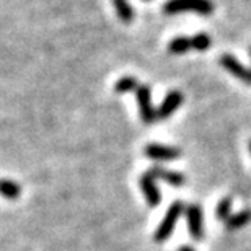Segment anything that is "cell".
<instances>
[{
  "instance_id": "1",
  "label": "cell",
  "mask_w": 251,
  "mask_h": 251,
  "mask_svg": "<svg viewBox=\"0 0 251 251\" xmlns=\"http://www.w3.org/2000/svg\"><path fill=\"white\" fill-rule=\"evenodd\" d=\"M184 212V205L181 201H175V202L170 205L167 214H165V217L162 219V222H160V225L157 227V230H155V242L157 243H163L167 242L170 235L173 233L175 230V225L178 224L179 217H181V214Z\"/></svg>"
},
{
  "instance_id": "2",
  "label": "cell",
  "mask_w": 251,
  "mask_h": 251,
  "mask_svg": "<svg viewBox=\"0 0 251 251\" xmlns=\"http://www.w3.org/2000/svg\"><path fill=\"white\" fill-rule=\"evenodd\" d=\"M179 12H196L201 15H210L214 12V3L210 0H168L163 5V13L175 15Z\"/></svg>"
},
{
  "instance_id": "3",
  "label": "cell",
  "mask_w": 251,
  "mask_h": 251,
  "mask_svg": "<svg viewBox=\"0 0 251 251\" xmlns=\"http://www.w3.org/2000/svg\"><path fill=\"white\" fill-rule=\"evenodd\" d=\"M135 98H137L139 109H140V119L144 124H153L157 121V109L152 106V92L147 85H139L135 90Z\"/></svg>"
},
{
  "instance_id": "4",
  "label": "cell",
  "mask_w": 251,
  "mask_h": 251,
  "mask_svg": "<svg viewBox=\"0 0 251 251\" xmlns=\"http://www.w3.org/2000/svg\"><path fill=\"white\" fill-rule=\"evenodd\" d=\"M186 220H188V230L189 235L194 240H201L204 237V215L202 209L198 204H189L186 209Z\"/></svg>"
},
{
  "instance_id": "5",
  "label": "cell",
  "mask_w": 251,
  "mask_h": 251,
  "mask_svg": "<svg viewBox=\"0 0 251 251\" xmlns=\"http://www.w3.org/2000/svg\"><path fill=\"white\" fill-rule=\"evenodd\" d=\"M145 157L157 160V162H168L181 157V150L178 147H170V145H160V144H150L144 150Z\"/></svg>"
},
{
  "instance_id": "6",
  "label": "cell",
  "mask_w": 251,
  "mask_h": 251,
  "mask_svg": "<svg viewBox=\"0 0 251 251\" xmlns=\"http://www.w3.org/2000/svg\"><path fill=\"white\" fill-rule=\"evenodd\" d=\"M139 184L145 198V202H147L150 207H157V205L162 202V193H160V189L157 188L155 179L150 176L149 173H144L139 179Z\"/></svg>"
},
{
  "instance_id": "7",
  "label": "cell",
  "mask_w": 251,
  "mask_h": 251,
  "mask_svg": "<svg viewBox=\"0 0 251 251\" xmlns=\"http://www.w3.org/2000/svg\"><path fill=\"white\" fill-rule=\"evenodd\" d=\"M219 62L225 70H227V72L235 75V77L240 78V80H243L247 85H251V70L245 69L243 65L232 56V54H222L219 59Z\"/></svg>"
},
{
  "instance_id": "8",
  "label": "cell",
  "mask_w": 251,
  "mask_h": 251,
  "mask_svg": "<svg viewBox=\"0 0 251 251\" xmlns=\"http://www.w3.org/2000/svg\"><path fill=\"white\" fill-rule=\"evenodd\" d=\"M183 103V93L181 92H170L167 97H165L163 103L160 104V108L157 109V119H167L172 114L176 111V109L181 106Z\"/></svg>"
},
{
  "instance_id": "9",
  "label": "cell",
  "mask_w": 251,
  "mask_h": 251,
  "mask_svg": "<svg viewBox=\"0 0 251 251\" xmlns=\"http://www.w3.org/2000/svg\"><path fill=\"white\" fill-rule=\"evenodd\" d=\"M147 173L153 179H163L165 183L172 184V186H181V184H184V181H186V179H184V175L178 173V172H172V170H167L162 167L150 168Z\"/></svg>"
},
{
  "instance_id": "10",
  "label": "cell",
  "mask_w": 251,
  "mask_h": 251,
  "mask_svg": "<svg viewBox=\"0 0 251 251\" xmlns=\"http://www.w3.org/2000/svg\"><path fill=\"white\" fill-rule=\"evenodd\" d=\"M0 196L10 201L18 199L22 196V186L12 179H0Z\"/></svg>"
},
{
  "instance_id": "11",
  "label": "cell",
  "mask_w": 251,
  "mask_h": 251,
  "mask_svg": "<svg viewBox=\"0 0 251 251\" xmlns=\"http://www.w3.org/2000/svg\"><path fill=\"white\" fill-rule=\"evenodd\" d=\"M191 48H193V44H191V38H186V36L175 38L168 44V51L172 54H184V52H188Z\"/></svg>"
},
{
  "instance_id": "12",
  "label": "cell",
  "mask_w": 251,
  "mask_h": 251,
  "mask_svg": "<svg viewBox=\"0 0 251 251\" xmlns=\"http://www.w3.org/2000/svg\"><path fill=\"white\" fill-rule=\"evenodd\" d=\"M114 7H116V12L119 15V18L123 20L124 23H130L134 18V10L130 8V5L127 3V0H113Z\"/></svg>"
},
{
  "instance_id": "13",
  "label": "cell",
  "mask_w": 251,
  "mask_h": 251,
  "mask_svg": "<svg viewBox=\"0 0 251 251\" xmlns=\"http://www.w3.org/2000/svg\"><path fill=\"white\" fill-rule=\"evenodd\" d=\"M139 88L137 78L134 77H123L119 78L116 85H114V92L116 93H127V92H135Z\"/></svg>"
},
{
  "instance_id": "14",
  "label": "cell",
  "mask_w": 251,
  "mask_h": 251,
  "mask_svg": "<svg viewBox=\"0 0 251 251\" xmlns=\"http://www.w3.org/2000/svg\"><path fill=\"white\" fill-rule=\"evenodd\" d=\"M191 44H193V49L205 51V49L210 48V36L205 33H198L196 36L191 38Z\"/></svg>"
},
{
  "instance_id": "15",
  "label": "cell",
  "mask_w": 251,
  "mask_h": 251,
  "mask_svg": "<svg viewBox=\"0 0 251 251\" xmlns=\"http://www.w3.org/2000/svg\"><path fill=\"white\" fill-rule=\"evenodd\" d=\"M251 219V214L250 212H242V214H235L232 215L228 220H227V225L230 230H235V228H240L243 227L245 224L248 222V220Z\"/></svg>"
},
{
  "instance_id": "16",
  "label": "cell",
  "mask_w": 251,
  "mask_h": 251,
  "mask_svg": "<svg viewBox=\"0 0 251 251\" xmlns=\"http://www.w3.org/2000/svg\"><path fill=\"white\" fill-rule=\"evenodd\" d=\"M230 210H232V199L225 198L219 202L217 205V217L220 220H228L232 215H230Z\"/></svg>"
},
{
  "instance_id": "17",
  "label": "cell",
  "mask_w": 251,
  "mask_h": 251,
  "mask_svg": "<svg viewBox=\"0 0 251 251\" xmlns=\"http://www.w3.org/2000/svg\"><path fill=\"white\" fill-rule=\"evenodd\" d=\"M178 251H196V250H193L191 247H181V248H179Z\"/></svg>"
},
{
  "instance_id": "18",
  "label": "cell",
  "mask_w": 251,
  "mask_h": 251,
  "mask_svg": "<svg viewBox=\"0 0 251 251\" xmlns=\"http://www.w3.org/2000/svg\"><path fill=\"white\" fill-rule=\"evenodd\" d=\"M250 152H251V140H250Z\"/></svg>"
},
{
  "instance_id": "19",
  "label": "cell",
  "mask_w": 251,
  "mask_h": 251,
  "mask_svg": "<svg viewBox=\"0 0 251 251\" xmlns=\"http://www.w3.org/2000/svg\"><path fill=\"white\" fill-rule=\"evenodd\" d=\"M250 54H251V48H250Z\"/></svg>"
}]
</instances>
